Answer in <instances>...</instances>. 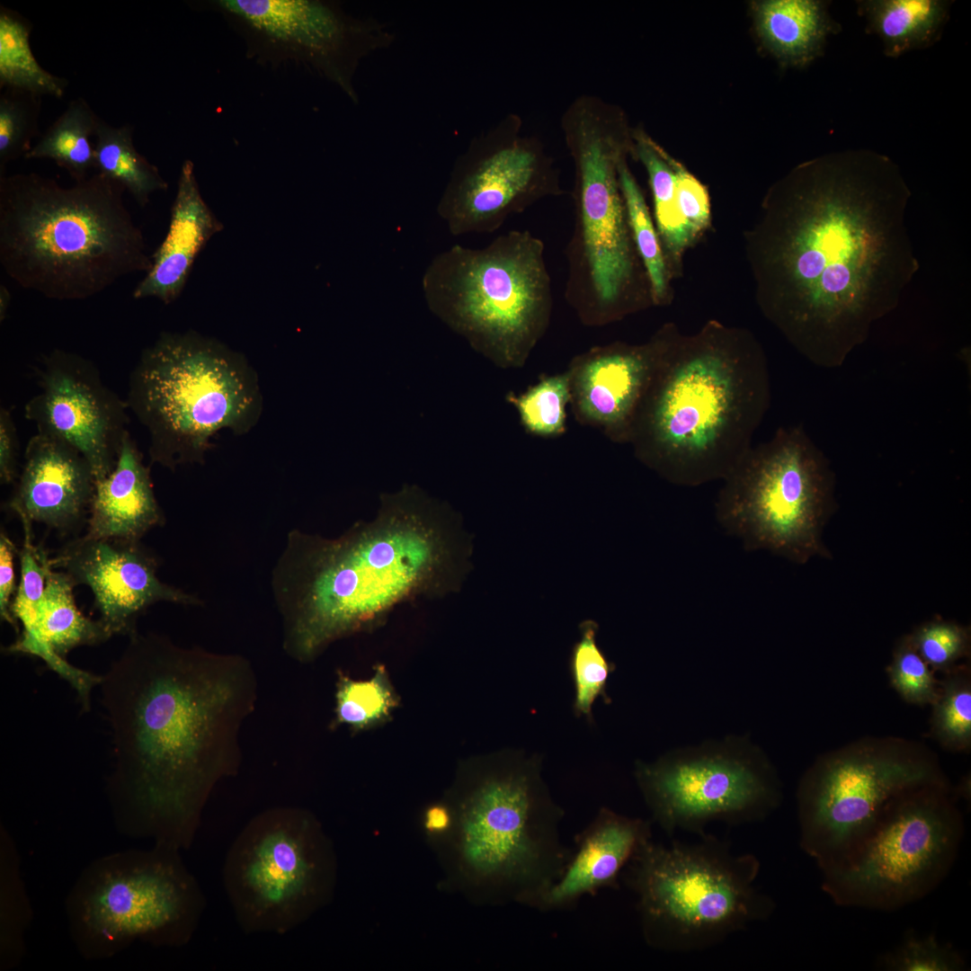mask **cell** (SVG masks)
<instances>
[{"instance_id": "cell-20", "label": "cell", "mask_w": 971, "mask_h": 971, "mask_svg": "<svg viewBox=\"0 0 971 971\" xmlns=\"http://www.w3.org/2000/svg\"><path fill=\"white\" fill-rule=\"evenodd\" d=\"M49 561L76 585L92 590L99 619L111 636L132 635L138 618L156 602L203 603L197 596L160 581L158 559L140 540L83 535L67 542Z\"/></svg>"}, {"instance_id": "cell-11", "label": "cell", "mask_w": 971, "mask_h": 971, "mask_svg": "<svg viewBox=\"0 0 971 971\" xmlns=\"http://www.w3.org/2000/svg\"><path fill=\"white\" fill-rule=\"evenodd\" d=\"M722 482L716 519L746 550L797 564L830 557L822 535L836 506L834 475L801 426L753 445Z\"/></svg>"}, {"instance_id": "cell-14", "label": "cell", "mask_w": 971, "mask_h": 971, "mask_svg": "<svg viewBox=\"0 0 971 971\" xmlns=\"http://www.w3.org/2000/svg\"><path fill=\"white\" fill-rule=\"evenodd\" d=\"M950 785L937 756L897 737L864 738L824 753L797 790L799 846L823 870L845 857L881 811L911 789Z\"/></svg>"}, {"instance_id": "cell-19", "label": "cell", "mask_w": 971, "mask_h": 971, "mask_svg": "<svg viewBox=\"0 0 971 971\" xmlns=\"http://www.w3.org/2000/svg\"><path fill=\"white\" fill-rule=\"evenodd\" d=\"M39 392L24 406L37 432L66 442L90 464L95 480L114 468L128 431V404L102 380L95 364L55 349L38 369Z\"/></svg>"}, {"instance_id": "cell-3", "label": "cell", "mask_w": 971, "mask_h": 971, "mask_svg": "<svg viewBox=\"0 0 971 971\" xmlns=\"http://www.w3.org/2000/svg\"><path fill=\"white\" fill-rule=\"evenodd\" d=\"M376 516L326 538L290 530L272 572L283 648L309 662L379 625L398 604L460 590L471 536L459 513L415 486L382 495Z\"/></svg>"}, {"instance_id": "cell-38", "label": "cell", "mask_w": 971, "mask_h": 971, "mask_svg": "<svg viewBox=\"0 0 971 971\" xmlns=\"http://www.w3.org/2000/svg\"><path fill=\"white\" fill-rule=\"evenodd\" d=\"M933 707L931 733L947 750L967 752L971 745V679L967 667L948 671L940 682Z\"/></svg>"}, {"instance_id": "cell-31", "label": "cell", "mask_w": 971, "mask_h": 971, "mask_svg": "<svg viewBox=\"0 0 971 971\" xmlns=\"http://www.w3.org/2000/svg\"><path fill=\"white\" fill-rule=\"evenodd\" d=\"M98 119L85 99L72 100L24 158L51 159L75 182L86 179L95 168L92 137Z\"/></svg>"}, {"instance_id": "cell-6", "label": "cell", "mask_w": 971, "mask_h": 971, "mask_svg": "<svg viewBox=\"0 0 971 971\" xmlns=\"http://www.w3.org/2000/svg\"><path fill=\"white\" fill-rule=\"evenodd\" d=\"M126 402L147 431L150 463L173 471L204 464L217 432L247 433L263 411L258 377L247 360L191 330L163 333L142 351Z\"/></svg>"}, {"instance_id": "cell-15", "label": "cell", "mask_w": 971, "mask_h": 971, "mask_svg": "<svg viewBox=\"0 0 971 971\" xmlns=\"http://www.w3.org/2000/svg\"><path fill=\"white\" fill-rule=\"evenodd\" d=\"M335 857L320 824L294 806L254 816L231 843L222 883L245 933L285 934L327 903Z\"/></svg>"}, {"instance_id": "cell-28", "label": "cell", "mask_w": 971, "mask_h": 971, "mask_svg": "<svg viewBox=\"0 0 971 971\" xmlns=\"http://www.w3.org/2000/svg\"><path fill=\"white\" fill-rule=\"evenodd\" d=\"M858 11L868 31L877 34L886 56L896 58L939 40L949 4L940 0L860 1Z\"/></svg>"}, {"instance_id": "cell-12", "label": "cell", "mask_w": 971, "mask_h": 971, "mask_svg": "<svg viewBox=\"0 0 971 971\" xmlns=\"http://www.w3.org/2000/svg\"><path fill=\"white\" fill-rule=\"evenodd\" d=\"M205 907V895L180 850L159 843L95 860L67 901L76 947L93 959L110 958L136 940L183 946Z\"/></svg>"}, {"instance_id": "cell-22", "label": "cell", "mask_w": 971, "mask_h": 971, "mask_svg": "<svg viewBox=\"0 0 971 971\" xmlns=\"http://www.w3.org/2000/svg\"><path fill=\"white\" fill-rule=\"evenodd\" d=\"M95 481L90 464L76 449L37 432L27 443L7 505L19 518L67 534L87 524Z\"/></svg>"}, {"instance_id": "cell-21", "label": "cell", "mask_w": 971, "mask_h": 971, "mask_svg": "<svg viewBox=\"0 0 971 971\" xmlns=\"http://www.w3.org/2000/svg\"><path fill=\"white\" fill-rule=\"evenodd\" d=\"M671 343L664 334L642 345H596L575 356L566 370L576 422L613 442L628 443L638 409Z\"/></svg>"}, {"instance_id": "cell-2", "label": "cell", "mask_w": 971, "mask_h": 971, "mask_svg": "<svg viewBox=\"0 0 971 971\" xmlns=\"http://www.w3.org/2000/svg\"><path fill=\"white\" fill-rule=\"evenodd\" d=\"M120 826L188 848L215 787L241 762L240 732L257 701L249 661L133 633L102 679Z\"/></svg>"}, {"instance_id": "cell-42", "label": "cell", "mask_w": 971, "mask_h": 971, "mask_svg": "<svg viewBox=\"0 0 971 971\" xmlns=\"http://www.w3.org/2000/svg\"><path fill=\"white\" fill-rule=\"evenodd\" d=\"M20 520L23 529V543L18 552L20 580L12 613L23 627L35 616L45 592L48 573L52 566L48 553L33 543L32 522L25 518Z\"/></svg>"}, {"instance_id": "cell-36", "label": "cell", "mask_w": 971, "mask_h": 971, "mask_svg": "<svg viewBox=\"0 0 971 971\" xmlns=\"http://www.w3.org/2000/svg\"><path fill=\"white\" fill-rule=\"evenodd\" d=\"M17 853L11 839L1 837V962L12 968L23 955L24 934L31 908L19 874Z\"/></svg>"}, {"instance_id": "cell-8", "label": "cell", "mask_w": 971, "mask_h": 971, "mask_svg": "<svg viewBox=\"0 0 971 971\" xmlns=\"http://www.w3.org/2000/svg\"><path fill=\"white\" fill-rule=\"evenodd\" d=\"M699 836L667 845L652 839L621 873L636 896L643 939L656 950H705L775 911L773 899L755 884L756 856L735 853L713 834Z\"/></svg>"}, {"instance_id": "cell-1", "label": "cell", "mask_w": 971, "mask_h": 971, "mask_svg": "<svg viewBox=\"0 0 971 971\" xmlns=\"http://www.w3.org/2000/svg\"><path fill=\"white\" fill-rule=\"evenodd\" d=\"M796 184L771 224L772 316L811 361L839 367L919 270L911 192L895 163L867 149L825 155Z\"/></svg>"}, {"instance_id": "cell-46", "label": "cell", "mask_w": 971, "mask_h": 971, "mask_svg": "<svg viewBox=\"0 0 971 971\" xmlns=\"http://www.w3.org/2000/svg\"><path fill=\"white\" fill-rule=\"evenodd\" d=\"M19 442L16 427L11 412L6 408L0 410V479L8 485L17 478V459Z\"/></svg>"}, {"instance_id": "cell-4", "label": "cell", "mask_w": 971, "mask_h": 971, "mask_svg": "<svg viewBox=\"0 0 971 971\" xmlns=\"http://www.w3.org/2000/svg\"><path fill=\"white\" fill-rule=\"evenodd\" d=\"M771 403L764 357L720 333L672 343L641 403L628 444L671 484L723 480L753 446Z\"/></svg>"}, {"instance_id": "cell-44", "label": "cell", "mask_w": 971, "mask_h": 971, "mask_svg": "<svg viewBox=\"0 0 971 971\" xmlns=\"http://www.w3.org/2000/svg\"><path fill=\"white\" fill-rule=\"evenodd\" d=\"M668 160L676 176L677 208L691 238L694 239L709 220L708 195L706 188L669 155Z\"/></svg>"}, {"instance_id": "cell-34", "label": "cell", "mask_w": 971, "mask_h": 971, "mask_svg": "<svg viewBox=\"0 0 971 971\" xmlns=\"http://www.w3.org/2000/svg\"><path fill=\"white\" fill-rule=\"evenodd\" d=\"M619 183L632 238L644 266L652 301L662 303L666 296V265L649 209L626 159L619 166Z\"/></svg>"}, {"instance_id": "cell-43", "label": "cell", "mask_w": 971, "mask_h": 971, "mask_svg": "<svg viewBox=\"0 0 971 971\" xmlns=\"http://www.w3.org/2000/svg\"><path fill=\"white\" fill-rule=\"evenodd\" d=\"M911 636L918 653L932 670L948 672L955 668L970 650L969 629L952 621L926 622Z\"/></svg>"}, {"instance_id": "cell-30", "label": "cell", "mask_w": 971, "mask_h": 971, "mask_svg": "<svg viewBox=\"0 0 971 971\" xmlns=\"http://www.w3.org/2000/svg\"><path fill=\"white\" fill-rule=\"evenodd\" d=\"M31 31V24L24 17L0 6V87L62 98L68 82L39 64L30 45Z\"/></svg>"}, {"instance_id": "cell-25", "label": "cell", "mask_w": 971, "mask_h": 971, "mask_svg": "<svg viewBox=\"0 0 971 971\" xmlns=\"http://www.w3.org/2000/svg\"><path fill=\"white\" fill-rule=\"evenodd\" d=\"M221 223L204 201L194 165L183 162L167 234L151 255L152 265L132 292L135 299L156 298L170 304L182 294L194 261Z\"/></svg>"}, {"instance_id": "cell-23", "label": "cell", "mask_w": 971, "mask_h": 971, "mask_svg": "<svg viewBox=\"0 0 971 971\" xmlns=\"http://www.w3.org/2000/svg\"><path fill=\"white\" fill-rule=\"evenodd\" d=\"M650 840L651 821L601 807L575 836L576 850L533 909L545 913L570 910L584 895H595L605 888L619 889L622 871Z\"/></svg>"}, {"instance_id": "cell-35", "label": "cell", "mask_w": 971, "mask_h": 971, "mask_svg": "<svg viewBox=\"0 0 971 971\" xmlns=\"http://www.w3.org/2000/svg\"><path fill=\"white\" fill-rule=\"evenodd\" d=\"M506 400L528 433L541 438L560 436L566 431V409L571 400L569 374L566 370L544 377L524 392H510Z\"/></svg>"}, {"instance_id": "cell-33", "label": "cell", "mask_w": 971, "mask_h": 971, "mask_svg": "<svg viewBox=\"0 0 971 971\" xmlns=\"http://www.w3.org/2000/svg\"><path fill=\"white\" fill-rule=\"evenodd\" d=\"M599 625L592 619H585L579 625L580 637L574 644L569 670L573 680L575 697L573 712L576 717H583L590 724L594 723L592 707L598 698L605 704L611 699L607 693V682L616 665L610 661L597 642Z\"/></svg>"}, {"instance_id": "cell-5", "label": "cell", "mask_w": 971, "mask_h": 971, "mask_svg": "<svg viewBox=\"0 0 971 971\" xmlns=\"http://www.w3.org/2000/svg\"><path fill=\"white\" fill-rule=\"evenodd\" d=\"M126 190L100 173L69 187L36 173L0 176V263L56 300L94 297L152 265Z\"/></svg>"}, {"instance_id": "cell-7", "label": "cell", "mask_w": 971, "mask_h": 971, "mask_svg": "<svg viewBox=\"0 0 971 971\" xmlns=\"http://www.w3.org/2000/svg\"><path fill=\"white\" fill-rule=\"evenodd\" d=\"M564 809L542 777V757L516 752L480 775L462 797L455 847L464 886L482 899L534 908L573 855Z\"/></svg>"}, {"instance_id": "cell-37", "label": "cell", "mask_w": 971, "mask_h": 971, "mask_svg": "<svg viewBox=\"0 0 971 971\" xmlns=\"http://www.w3.org/2000/svg\"><path fill=\"white\" fill-rule=\"evenodd\" d=\"M397 698L383 665L367 681L340 674L336 690L335 723L354 730L370 727L388 717Z\"/></svg>"}, {"instance_id": "cell-41", "label": "cell", "mask_w": 971, "mask_h": 971, "mask_svg": "<svg viewBox=\"0 0 971 971\" xmlns=\"http://www.w3.org/2000/svg\"><path fill=\"white\" fill-rule=\"evenodd\" d=\"M887 673L891 685L909 703L932 705L939 696L940 682L918 653L911 634L897 642Z\"/></svg>"}, {"instance_id": "cell-10", "label": "cell", "mask_w": 971, "mask_h": 971, "mask_svg": "<svg viewBox=\"0 0 971 971\" xmlns=\"http://www.w3.org/2000/svg\"><path fill=\"white\" fill-rule=\"evenodd\" d=\"M422 290L437 316L503 369L524 367L550 325L545 245L528 230L439 253L424 270Z\"/></svg>"}, {"instance_id": "cell-32", "label": "cell", "mask_w": 971, "mask_h": 971, "mask_svg": "<svg viewBox=\"0 0 971 971\" xmlns=\"http://www.w3.org/2000/svg\"><path fill=\"white\" fill-rule=\"evenodd\" d=\"M633 154L648 174L659 236L669 253L675 256L693 239L677 208L674 170L668 154L646 133L637 130L633 133Z\"/></svg>"}, {"instance_id": "cell-13", "label": "cell", "mask_w": 971, "mask_h": 971, "mask_svg": "<svg viewBox=\"0 0 971 971\" xmlns=\"http://www.w3.org/2000/svg\"><path fill=\"white\" fill-rule=\"evenodd\" d=\"M950 785L908 790L889 801L862 840L820 870L838 906L895 911L931 893L948 876L964 833Z\"/></svg>"}, {"instance_id": "cell-18", "label": "cell", "mask_w": 971, "mask_h": 971, "mask_svg": "<svg viewBox=\"0 0 971 971\" xmlns=\"http://www.w3.org/2000/svg\"><path fill=\"white\" fill-rule=\"evenodd\" d=\"M214 4L244 25L273 54L297 60L335 84L354 103L361 61L395 41L389 26L354 17L318 0H218Z\"/></svg>"}, {"instance_id": "cell-26", "label": "cell", "mask_w": 971, "mask_h": 971, "mask_svg": "<svg viewBox=\"0 0 971 971\" xmlns=\"http://www.w3.org/2000/svg\"><path fill=\"white\" fill-rule=\"evenodd\" d=\"M165 523L156 497L150 468L127 432L111 472L95 481L85 535L94 539H140Z\"/></svg>"}, {"instance_id": "cell-48", "label": "cell", "mask_w": 971, "mask_h": 971, "mask_svg": "<svg viewBox=\"0 0 971 971\" xmlns=\"http://www.w3.org/2000/svg\"><path fill=\"white\" fill-rule=\"evenodd\" d=\"M11 293L7 287L1 283L0 285V321L3 322L6 316L8 307L11 303Z\"/></svg>"}, {"instance_id": "cell-17", "label": "cell", "mask_w": 971, "mask_h": 971, "mask_svg": "<svg viewBox=\"0 0 971 971\" xmlns=\"http://www.w3.org/2000/svg\"><path fill=\"white\" fill-rule=\"evenodd\" d=\"M566 192L543 141L525 133L521 117L510 112L458 156L437 214L452 236L490 234L510 217Z\"/></svg>"}, {"instance_id": "cell-29", "label": "cell", "mask_w": 971, "mask_h": 971, "mask_svg": "<svg viewBox=\"0 0 971 971\" xmlns=\"http://www.w3.org/2000/svg\"><path fill=\"white\" fill-rule=\"evenodd\" d=\"M134 127H113L98 119L94 141L97 173L120 184L137 203L145 207L152 193L165 191L167 183L158 168L138 152L133 143Z\"/></svg>"}, {"instance_id": "cell-47", "label": "cell", "mask_w": 971, "mask_h": 971, "mask_svg": "<svg viewBox=\"0 0 971 971\" xmlns=\"http://www.w3.org/2000/svg\"><path fill=\"white\" fill-rule=\"evenodd\" d=\"M452 823V817L447 808L432 806L426 813L425 827L432 833L447 831Z\"/></svg>"}, {"instance_id": "cell-45", "label": "cell", "mask_w": 971, "mask_h": 971, "mask_svg": "<svg viewBox=\"0 0 971 971\" xmlns=\"http://www.w3.org/2000/svg\"><path fill=\"white\" fill-rule=\"evenodd\" d=\"M19 549L4 531L0 533V615L1 619L17 628L12 613V604L17 587L15 583L14 558Z\"/></svg>"}, {"instance_id": "cell-40", "label": "cell", "mask_w": 971, "mask_h": 971, "mask_svg": "<svg viewBox=\"0 0 971 971\" xmlns=\"http://www.w3.org/2000/svg\"><path fill=\"white\" fill-rule=\"evenodd\" d=\"M878 966L889 971H960L965 958L955 948L940 942L933 934H908L895 948L885 953Z\"/></svg>"}, {"instance_id": "cell-16", "label": "cell", "mask_w": 971, "mask_h": 971, "mask_svg": "<svg viewBox=\"0 0 971 971\" xmlns=\"http://www.w3.org/2000/svg\"><path fill=\"white\" fill-rule=\"evenodd\" d=\"M634 776L652 819L668 835L704 834L712 822H758L781 803L766 754L748 736L728 735L637 761Z\"/></svg>"}, {"instance_id": "cell-9", "label": "cell", "mask_w": 971, "mask_h": 971, "mask_svg": "<svg viewBox=\"0 0 971 971\" xmlns=\"http://www.w3.org/2000/svg\"><path fill=\"white\" fill-rule=\"evenodd\" d=\"M560 129L574 166L565 298L583 325L600 327L637 307V290L646 275L639 270L619 183L631 141L621 122L599 106L569 112Z\"/></svg>"}, {"instance_id": "cell-24", "label": "cell", "mask_w": 971, "mask_h": 971, "mask_svg": "<svg viewBox=\"0 0 971 971\" xmlns=\"http://www.w3.org/2000/svg\"><path fill=\"white\" fill-rule=\"evenodd\" d=\"M76 586L66 572L52 567L33 619L22 627V633L6 650L40 658L71 685L87 709L91 692L102 677L72 665L66 658L76 647L103 643L111 634L100 619H92L78 609Z\"/></svg>"}, {"instance_id": "cell-27", "label": "cell", "mask_w": 971, "mask_h": 971, "mask_svg": "<svg viewBox=\"0 0 971 971\" xmlns=\"http://www.w3.org/2000/svg\"><path fill=\"white\" fill-rule=\"evenodd\" d=\"M756 13L758 30L770 49L792 63L818 54L826 36L839 27L819 1H764L757 4Z\"/></svg>"}, {"instance_id": "cell-39", "label": "cell", "mask_w": 971, "mask_h": 971, "mask_svg": "<svg viewBox=\"0 0 971 971\" xmlns=\"http://www.w3.org/2000/svg\"><path fill=\"white\" fill-rule=\"evenodd\" d=\"M41 97L4 90L0 97V176L6 165L25 156L37 134Z\"/></svg>"}]
</instances>
